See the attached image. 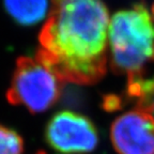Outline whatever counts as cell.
Here are the masks:
<instances>
[{"label": "cell", "instance_id": "cell-1", "mask_svg": "<svg viewBox=\"0 0 154 154\" xmlns=\"http://www.w3.org/2000/svg\"><path fill=\"white\" fill-rule=\"evenodd\" d=\"M109 20L102 0H53L36 57L62 82L95 84L107 70Z\"/></svg>", "mask_w": 154, "mask_h": 154}, {"label": "cell", "instance_id": "cell-2", "mask_svg": "<svg viewBox=\"0 0 154 154\" xmlns=\"http://www.w3.org/2000/svg\"><path fill=\"white\" fill-rule=\"evenodd\" d=\"M108 55L113 71L128 79L142 76L154 60V19L143 5L118 11L110 17Z\"/></svg>", "mask_w": 154, "mask_h": 154}, {"label": "cell", "instance_id": "cell-3", "mask_svg": "<svg viewBox=\"0 0 154 154\" xmlns=\"http://www.w3.org/2000/svg\"><path fill=\"white\" fill-rule=\"evenodd\" d=\"M62 82L38 57H22L16 61L7 92L10 104L23 106L32 113L48 110L61 95Z\"/></svg>", "mask_w": 154, "mask_h": 154}, {"label": "cell", "instance_id": "cell-4", "mask_svg": "<svg viewBox=\"0 0 154 154\" xmlns=\"http://www.w3.org/2000/svg\"><path fill=\"white\" fill-rule=\"evenodd\" d=\"M47 143L64 154H87L99 143L95 125L86 116L73 111L57 112L45 128Z\"/></svg>", "mask_w": 154, "mask_h": 154}, {"label": "cell", "instance_id": "cell-5", "mask_svg": "<svg viewBox=\"0 0 154 154\" xmlns=\"http://www.w3.org/2000/svg\"><path fill=\"white\" fill-rule=\"evenodd\" d=\"M110 139L118 154H154V117L138 108L122 113L111 124Z\"/></svg>", "mask_w": 154, "mask_h": 154}, {"label": "cell", "instance_id": "cell-6", "mask_svg": "<svg viewBox=\"0 0 154 154\" xmlns=\"http://www.w3.org/2000/svg\"><path fill=\"white\" fill-rule=\"evenodd\" d=\"M9 16L22 26H34L49 15L51 0H2Z\"/></svg>", "mask_w": 154, "mask_h": 154}, {"label": "cell", "instance_id": "cell-7", "mask_svg": "<svg viewBox=\"0 0 154 154\" xmlns=\"http://www.w3.org/2000/svg\"><path fill=\"white\" fill-rule=\"evenodd\" d=\"M128 94L136 101V108L147 111L154 117V77L139 76L128 79Z\"/></svg>", "mask_w": 154, "mask_h": 154}, {"label": "cell", "instance_id": "cell-8", "mask_svg": "<svg viewBox=\"0 0 154 154\" xmlns=\"http://www.w3.org/2000/svg\"><path fill=\"white\" fill-rule=\"evenodd\" d=\"M24 141L18 133L0 124V154H22Z\"/></svg>", "mask_w": 154, "mask_h": 154}, {"label": "cell", "instance_id": "cell-9", "mask_svg": "<svg viewBox=\"0 0 154 154\" xmlns=\"http://www.w3.org/2000/svg\"><path fill=\"white\" fill-rule=\"evenodd\" d=\"M35 154H46V153L44 151H38V153H35Z\"/></svg>", "mask_w": 154, "mask_h": 154}]
</instances>
